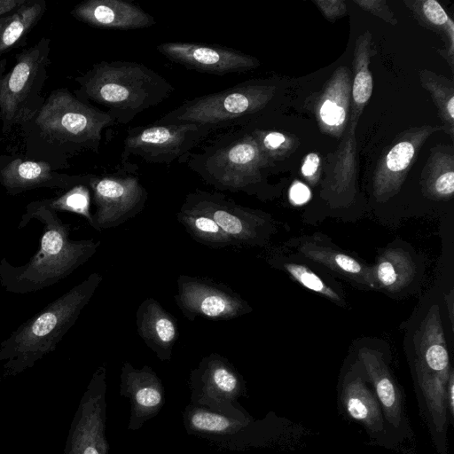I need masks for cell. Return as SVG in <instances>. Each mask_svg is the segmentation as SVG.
<instances>
[{
    "label": "cell",
    "instance_id": "obj_27",
    "mask_svg": "<svg viewBox=\"0 0 454 454\" xmlns=\"http://www.w3.org/2000/svg\"><path fill=\"white\" fill-rule=\"evenodd\" d=\"M372 33L365 30L356 40L353 58L351 106L349 121L358 122L359 117L372 93V77L369 69L372 58Z\"/></svg>",
    "mask_w": 454,
    "mask_h": 454
},
{
    "label": "cell",
    "instance_id": "obj_21",
    "mask_svg": "<svg viewBox=\"0 0 454 454\" xmlns=\"http://www.w3.org/2000/svg\"><path fill=\"white\" fill-rule=\"evenodd\" d=\"M351 71L337 67L316 98L314 113L321 131L340 139L349 119L351 106Z\"/></svg>",
    "mask_w": 454,
    "mask_h": 454
},
{
    "label": "cell",
    "instance_id": "obj_17",
    "mask_svg": "<svg viewBox=\"0 0 454 454\" xmlns=\"http://www.w3.org/2000/svg\"><path fill=\"white\" fill-rule=\"evenodd\" d=\"M358 362L380 404L383 415L392 435L401 440L411 438L412 431L405 410L403 391L391 373L380 352L363 347L357 353Z\"/></svg>",
    "mask_w": 454,
    "mask_h": 454
},
{
    "label": "cell",
    "instance_id": "obj_12",
    "mask_svg": "<svg viewBox=\"0 0 454 454\" xmlns=\"http://www.w3.org/2000/svg\"><path fill=\"white\" fill-rule=\"evenodd\" d=\"M129 172L121 169L113 174L90 175L88 187L96 207L92 227L97 231L119 226L144 209L146 189Z\"/></svg>",
    "mask_w": 454,
    "mask_h": 454
},
{
    "label": "cell",
    "instance_id": "obj_35",
    "mask_svg": "<svg viewBox=\"0 0 454 454\" xmlns=\"http://www.w3.org/2000/svg\"><path fill=\"white\" fill-rule=\"evenodd\" d=\"M41 201L55 212L68 211L81 215L93 226L92 215L90 212V196L88 184L74 185L58 198Z\"/></svg>",
    "mask_w": 454,
    "mask_h": 454
},
{
    "label": "cell",
    "instance_id": "obj_5",
    "mask_svg": "<svg viewBox=\"0 0 454 454\" xmlns=\"http://www.w3.org/2000/svg\"><path fill=\"white\" fill-rule=\"evenodd\" d=\"M239 128L190 153L182 163L216 190L256 193L270 166L251 133Z\"/></svg>",
    "mask_w": 454,
    "mask_h": 454
},
{
    "label": "cell",
    "instance_id": "obj_29",
    "mask_svg": "<svg viewBox=\"0 0 454 454\" xmlns=\"http://www.w3.org/2000/svg\"><path fill=\"white\" fill-rule=\"evenodd\" d=\"M404 4L418 22L426 28L434 31L444 42L442 57L454 69V21L435 0H405Z\"/></svg>",
    "mask_w": 454,
    "mask_h": 454
},
{
    "label": "cell",
    "instance_id": "obj_42",
    "mask_svg": "<svg viewBox=\"0 0 454 454\" xmlns=\"http://www.w3.org/2000/svg\"><path fill=\"white\" fill-rule=\"evenodd\" d=\"M25 2L26 0H0V18L12 10H16Z\"/></svg>",
    "mask_w": 454,
    "mask_h": 454
},
{
    "label": "cell",
    "instance_id": "obj_44",
    "mask_svg": "<svg viewBox=\"0 0 454 454\" xmlns=\"http://www.w3.org/2000/svg\"><path fill=\"white\" fill-rule=\"evenodd\" d=\"M6 19V16H4V17H1L0 18V27H2V25L4 24V20Z\"/></svg>",
    "mask_w": 454,
    "mask_h": 454
},
{
    "label": "cell",
    "instance_id": "obj_15",
    "mask_svg": "<svg viewBox=\"0 0 454 454\" xmlns=\"http://www.w3.org/2000/svg\"><path fill=\"white\" fill-rule=\"evenodd\" d=\"M442 129L439 125L410 128L398 134L380 158L372 180L378 202H386L400 191L409 170L427 138Z\"/></svg>",
    "mask_w": 454,
    "mask_h": 454
},
{
    "label": "cell",
    "instance_id": "obj_33",
    "mask_svg": "<svg viewBox=\"0 0 454 454\" xmlns=\"http://www.w3.org/2000/svg\"><path fill=\"white\" fill-rule=\"evenodd\" d=\"M421 86L429 92L442 121V129L454 138V84L453 82L429 69L419 72Z\"/></svg>",
    "mask_w": 454,
    "mask_h": 454
},
{
    "label": "cell",
    "instance_id": "obj_4",
    "mask_svg": "<svg viewBox=\"0 0 454 454\" xmlns=\"http://www.w3.org/2000/svg\"><path fill=\"white\" fill-rule=\"evenodd\" d=\"M452 369L440 309L434 304L416 332L411 370L419 407L438 454H449L445 395Z\"/></svg>",
    "mask_w": 454,
    "mask_h": 454
},
{
    "label": "cell",
    "instance_id": "obj_28",
    "mask_svg": "<svg viewBox=\"0 0 454 454\" xmlns=\"http://www.w3.org/2000/svg\"><path fill=\"white\" fill-rule=\"evenodd\" d=\"M376 287L396 293L413 280L416 267L410 255L401 248L385 250L372 267Z\"/></svg>",
    "mask_w": 454,
    "mask_h": 454
},
{
    "label": "cell",
    "instance_id": "obj_31",
    "mask_svg": "<svg viewBox=\"0 0 454 454\" xmlns=\"http://www.w3.org/2000/svg\"><path fill=\"white\" fill-rule=\"evenodd\" d=\"M176 219L187 233L202 245L213 248L232 246L230 238L212 217L184 201L176 214Z\"/></svg>",
    "mask_w": 454,
    "mask_h": 454
},
{
    "label": "cell",
    "instance_id": "obj_20",
    "mask_svg": "<svg viewBox=\"0 0 454 454\" xmlns=\"http://www.w3.org/2000/svg\"><path fill=\"white\" fill-rule=\"evenodd\" d=\"M120 395L130 403L129 430L139 429L165 403L164 387L155 372L148 365L137 369L129 362L121 366Z\"/></svg>",
    "mask_w": 454,
    "mask_h": 454
},
{
    "label": "cell",
    "instance_id": "obj_9",
    "mask_svg": "<svg viewBox=\"0 0 454 454\" xmlns=\"http://www.w3.org/2000/svg\"><path fill=\"white\" fill-rule=\"evenodd\" d=\"M210 133V129L196 123H153L130 128L123 141L121 163L124 165L130 157L152 164L182 163Z\"/></svg>",
    "mask_w": 454,
    "mask_h": 454
},
{
    "label": "cell",
    "instance_id": "obj_25",
    "mask_svg": "<svg viewBox=\"0 0 454 454\" xmlns=\"http://www.w3.org/2000/svg\"><path fill=\"white\" fill-rule=\"evenodd\" d=\"M304 257L368 287H376L372 267L331 247L304 240L298 247ZM377 288V287H376Z\"/></svg>",
    "mask_w": 454,
    "mask_h": 454
},
{
    "label": "cell",
    "instance_id": "obj_24",
    "mask_svg": "<svg viewBox=\"0 0 454 454\" xmlns=\"http://www.w3.org/2000/svg\"><path fill=\"white\" fill-rule=\"evenodd\" d=\"M136 325L138 335L156 356L170 360L179 334L176 319L158 301L147 298L137 309Z\"/></svg>",
    "mask_w": 454,
    "mask_h": 454
},
{
    "label": "cell",
    "instance_id": "obj_36",
    "mask_svg": "<svg viewBox=\"0 0 454 454\" xmlns=\"http://www.w3.org/2000/svg\"><path fill=\"white\" fill-rule=\"evenodd\" d=\"M282 267L303 287L317 293L334 302H342L341 296L305 265L286 262L282 263Z\"/></svg>",
    "mask_w": 454,
    "mask_h": 454
},
{
    "label": "cell",
    "instance_id": "obj_38",
    "mask_svg": "<svg viewBox=\"0 0 454 454\" xmlns=\"http://www.w3.org/2000/svg\"><path fill=\"white\" fill-rule=\"evenodd\" d=\"M301 171L309 184L316 185L321 177L322 172L320 155L317 153H308L302 160Z\"/></svg>",
    "mask_w": 454,
    "mask_h": 454
},
{
    "label": "cell",
    "instance_id": "obj_37",
    "mask_svg": "<svg viewBox=\"0 0 454 454\" xmlns=\"http://www.w3.org/2000/svg\"><path fill=\"white\" fill-rule=\"evenodd\" d=\"M353 3L387 23L394 26L398 23L393 11L385 0H354Z\"/></svg>",
    "mask_w": 454,
    "mask_h": 454
},
{
    "label": "cell",
    "instance_id": "obj_10",
    "mask_svg": "<svg viewBox=\"0 0 454 454\" xmlns=\"http://www.w3.org/2000/svg\"><path fill=\"white\" fill-rule=\"evenodd\" d=\"M189 387L194 404L220 411L234 418L252 419L238 403L247 391L243 377L219 354L203 357L191 372Z\"/></svg>",
    "mask_w": 454,
    "mask_h": 454
},
{
    "label": "cell",
    "instance_id": "obj_3",
    "mask_svg": "<svg viewBox=\"0 0 454 454\" xmlns=\"http://www.w3.org/2000/svg\"><path fill=\"white\" fill-rule=\"evenodd\" d=\"M103 277L97 272L20 325L0 343L3 377L16 376L53 352L89 303Z\"/></svg>",
    "mask_w": 454,
    "mask_h": 454
},
{
    "label": "cell",
    "instance_id": "obj_2",
    "mask_svg": "<svg viewBox=\"0 0 454 454\" xmlns=\"http://www.w3.org/2000/svg\"><path fill=\"white\" fill-rule=\"evenodd\" d=\"M77 98L104 106L115 123L127 124L137 114L168 99L175 87L143 63L100 61L76 77Z\"/></svg>",
    "mask_w": 454,
    "mask_h": 454
},
{
    "label": "cell",
    "instance_id": "obj_39",
    "mask_svg": "<svg viewBox=\"0 0 454 454\" xmlns=\"http://www.w3.org/2000/svg\"><path fill=\"white\" fill-rule=\"evenodd\" d=\"M313 3L331 22L344 17L348 12L347 3L343 0H314Z\"/></svg>",
    "mask_w": 454,
    "mask_h": 454
},
{
    "label": "cell",
    "instance_id": "obj_8",
    "mask_svg": "<svg viewBox=\"0 0 454 454\" xmlns=\"http://www.w3.org/2000/svg\"><path fill=\"white\" fill-rule=\"evenodd\" d=\"M49 38L16 55L12 69L0 77V114L3 132L35 117L44 100L41 91L50 64Z\"/></svg>",
    "mask_w": 454,
    "mask_h": 454
},
{
    "label": "cell",
    "instance_id": "obj_14",
    "mask_svg": "<svg viewBox=\"0 0 454 454\" xmlns=\"http://www.w3.org/2000/svg\"><path fill=\"white\" fill-rule=\"evenodd\" d=\"M183 315L190 321L200 317L231 320L252 311L247 301L229 286L212 279L179 275L174 296Z\"/></svg>",
    "mask_w": 454,
    "mask_h": 454
},
{
    "label": "cell",
    "instance_id": "obj_13",
    "mask_svg": "<svg viewBox=\"0 0 454 454\" xmlns=\"http://www.w3.org/2000/svg\"><path fill=\"white\" fill-rule=\"evenodd\" d=\"M106 379V367L99 366L94 372L73 418L64 454H108Z\"/></svg>",
    "mask_w": 454,
    "mask_h": 454
},
{
    "label": "cell",
    "instance_id": "obj_11",
    "mask_svg": "<svg viewBox=\"0 0 454 454\" xmlns=\"http://www.w3.org/2000/svg\"><path fill=\"white\" fill-rule=\"evenodd\" d=\"M184 202L212 217L232 246L263 245L272 230L268 214L237 204L219 192L196 189L186 195Z\"/></svg>",
    "mask_w": 454,
    "mask_h": 454
},
{
    "label": "cell",
    "instance_id": "obj_32",
    "mask_svg": "<svg viewBox=\"0 0 454 454\" xmlns=\"http://www.w3.org/2000/svg\"><path fill=\"white\" fill-rule=\"evenodd\" d=\"M46 9L44 1H27L13 13L7 15L0 27V55L10 51L43 15Z\"/></svg>",
    "mask_w": 454,
    "mask_h": 454
},
{
    "label": "cell",
    "instance_id": "obj_40",
    "mask_svg": "<svg viewBox=\"0 0 454 454\" xmlns=\"http://www.w3.org/2000/svg\"><path fill=\"white\" fill-rule=\"evenodd\" d=\"M290 200L294 204H303L310 197V192L309 188L301 182H295L292 185L289 192Z\"/></svg>",
    "mask_w": 454,
    "mask_h": 454
},
{
    "label": "cell",
    "instance_id": "obj_7",
    "mask_svg": "<svg viewBox=\"0 0 454 454\" xmlns=\"http://www.w3.org/2000/svg\"><path fill=\"white\" fill-rule=\"evenodd\" d=\"M35 122L44 139L98 153L103 130L115 121L105 111L59 89L44 101Z\"/></svg>",
    "mask_w": 454,
    "mask_h": 454
},
{
    "label": "cell",
    "instance_id": "obj_34",
    "mask_svg": "<svg viewBox=\"0 0 454 454\" xmlns=\"http://www.w3.org/2000/svg\"><path fill=\"white\" fill-rule=\"evenodd\" d=\"M244 127L254 138L260 152L267 160L270 168L286 160L300 145L298 137L294 134L265 128L255 121L250 122Z\"/></svg>",
    "mask_w": 454,
    "mask_h": 454
},
{
    "label": "cell",
    "instance_id": "obj_26",
    "mask_svg": "<svg viewBox=\"0 0 454 454\" xmlns=\"http://www.w3.org/2000/svg\"><path fill=\"white\" fill-rule=\"evenodd\" d=\"M425 196L434 200H449L454 193V153L450 145L431 149L421 174Z\"/></svg>",
    "mask_w": 454,
    "mask_h": 454
},
{
    "label": "cell",
    "instance_id": "obj_18",
    "mask_svg": "<svg viewBox=\"0 0 454 454\" xmlns=\"http://www.w3.org/2000/svg\"><path fill=\"white\" fill-rule=\"evenodd\" d=\"M356 124L348 120L338 146L325 162L321 196L333 207L350 203L357 190Z\"/></svg>",
    "mask_w": 454,
    "mask_h": 454
},
{
    "label": "cell",
    "instance_id": "obj_41",
    "mask_svg": "<svg viewBox=\"0 0 454 454\" xmlns=\"http://www.w3.org/2000/svg\"><path fill=\"white\" fill-rule=\"evenodd\" d=\"M446 405L450 425H453L454 418V370L452 369L449 377L446 388Z\"/></svg>",
    "mask_w": 454,
    "mask_h": 454
},
{
    "label": "cell",
    "instance_id": "obj_19",
    "mask_svg": "<svg viewBox=\"0 0 454 454\" xmlns=\"http://www.w3.org/2000/svg\"><path fill=\"white\" fill-rule=\"evenodd\" d=\"M339 400L346 415L362 425L371 438L384 441L391 434L364 369L362 372L351 369L346 373L340 385Z\"/></svg>",
    "mask_w": 454,
    "mask_h": 454
},
{
    "label": "cell",
    "instance_id": "obj_30",
    "mask_svg": "<svg viewBox=\"0 0 454 454\" xmlns=\"http://www.w3.org/2000/svg\"><path fill=\"white\" fill-rule=\"evenodd\" d=\"M183 417L187 432L200 435L235 434L253 421V419L234 418L192 403L185 407Z\"/></svg>",
    "mask_w": 454,
    "mask_h": 454
},
{
    "label": "cell",
    "instance_id": "obj_22",
    "mask_svg": "<svg viewBox=\"0 0 454 454\" xmlns=\"http://www.w3.org/2000/svg\"><path fill=\"white\" fill-rule=\"evenodd\" d=\"M71 14L83 23L102 29L134 30L156 24L153 16L124 0H88L74 6Z\"/></svg>",
    "mask_w": 454,
    "mask_h": 454
},
{
    "label": "cell",
    "instance_id": "obj_16",
    "mask_svg": "<svg viewBox=\"0 0 454 454\" xmlns=\"http://www.w3.org/2000/svg\"><path fill=\"white\" fill-rule=\"evenodd\" d=\"M156 50L171 62L211 74L243 73L261 65L254 56L215 44L169 42L157 45Z\"/></svg>",
    "mask_w": 454,
    "mask_h": 454
},
{
    "label": "cell",
    "instance_id": "obj_1",
    "mask_svg": "<svg viewBox=\"0 0 454 454\" xmlns=\"http://www.w3.org/2000/svg\"><path fill=\"white\" fill-rule=\"evenodd\" d=\"M33 219L43 225L37 252L20 266L5 258L0 261V285L11 294H26L52 286L90 260L101 244L99 240L72 239L70 226L41 200L26 207L18 228Z\"/></svg>",
    "mask_w": 454,
    "mask_h": 454
},
{
    "label": "cell",
    "instance_id": "obj_23",
    "mask_svg": "<svg viewBox=\"0 0 454 454\" xmlns=\"http://www.w3.org/2000/svg\"><path fill=\"white\" fill-rule=\"evenodd\" d=\"M90 175L69 176L53 171L46 161L14 159L0 169V183L11 194L40 187L72 188L88 184Z\"/></svg>",
    "mask_w": 454,
    "mask_h": 454
},
{
    "label": "cell",
    "instance_id": "obj_43",
    "mask_svg": "<svg viewBox=\"0 0 454 454\" xmlns=\"http://www.w3.org/2000/svg\"><path fill=\"white\" fill-rule=\"evenodd\" d=\"M447 304H449V313L451 324L453 323V291L447 295Z\"/></svg>",
    "mask_w": 454,
    "mask_h": 454
},
{
    "label": "cell",
    "instance_id": "obj_6",
    "mask_svg": "<svg viewBox=\"0 0 454 454\" xmlns=\"http://www.w3.org/2000/svg\"><path fill=\"white\" fill-rule=\"evenodd\" d=\"M278 86L270 82L249 80L221 91L184 101L153 124L196 123L211 132L245 126L255 121L272 103Z\"/></svg>",
    "mask_w": 454,
    "mask_h": 454
}]
</instances>
